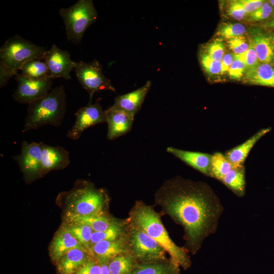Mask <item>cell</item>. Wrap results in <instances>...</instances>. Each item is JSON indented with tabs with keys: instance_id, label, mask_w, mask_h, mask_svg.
Returning a JSON list of instances; mask_svg holds the SVG:
<instances>
[{
	"instance_id": "39",
	"label": "cell",
	"mask_w": 274,
	"mask_h": 274,
	"mask_svg": "<svg viewBox=\"0 0 274 274\" xmlns=\"http://www.w3.org/2000/svg\"><path fill=\"white\" fill-rule=\"evenodd\" d=\"M246 70V67L243 62L234 58L228 73L231 79L238 80L243 76Z\"/></svg>"
},
{
	"instance_id": "6",
	"label": "cell",
	"mask_w": 274,
	"mask_h": 274,
	"mask_svg": "<svg viewBox=\"0 0 274 274\" xmlns=\"http://www.w3.org/2000/svg\"><path fill=\"white\" fill-rule=\"evenodd\" d=\"M47 50L16 35L9 38L0 49V61L15 73L26 62L43 59Z\"/></svg>"
},
{
	"instance_id": "17",
	"label": "cell",
	"mask_w": 274,
	"mask_h": 274,
	"mask_svg": "<svg viewBox=\"0 0 274 274\" xmlns=\"http://www.w3.org/2000/svg\"><path fill=\"white\" fill-rule=\"evenodd\" d=\"M166 151L200 173L210 175L211 155L199 152L168 147Z\"/></svg>"
},
{
	"instance_id": "43",
	"label": "cell",
	"mask_w": 274,
	"mask_h": 274,
	"mask_svg": "<svg viewBox=\"0 0 274 274\" xmlns=\"http://www.w3.org/2000/svg\"><path fill=\"white\" fill-rule=\"evenodd\" d=\"M108 262L107 261L100 262L101 263V274H111L108 266Z\"/></svg>"
},
{
	"instance_id": "41",
	"label": "cell",
	"mask_w": 274,
	"mask_h": 274,
	"mask_svg": "<svg viewBox=\"0 0 274 274\" xmlns=\"http://www.w3.org/2000/svg\"><path fill=\"white\" fill-rule=\"evenodd\" d=\"M240 3L247 13H252L259 8L263 4L261 0H241Z\"/></svg>"
},
{
	"instance_id": "42",
	"label": "cell",
	"mask_w": 274,
	"mask_h": 274,
	"mask_svg": "<svg viewBox=\"0 0 274 274\" xmlns=\"http://www.w3.org/2000/svg\"><path fill=\"white\" fill-rule=\"evenodd\" d=\"M233 56L230 54L227 53L224 55L221 61V74H223L228 72L229 68L233 62Z\"/></svg>"
},
{
	"instance_id": "30",
	"label": "cell",
	"mask_w": 274,
	"mask_h": 274,
	"mask_svg": "<svg viewBox=\"0 0 274 274\" xmlns=\"http://www.w3.org/2000/svg\"><path fill=\"white\" fill-rule=\"evenodd\" d=\"M123 233V226L120 223L114 221L105 231H93L90 241V248L94 244L102 241H113L118 239Z\"/></svg>"
},
{
	"instance_id": "10",
	"label": "cell",
	"mask_w": 274,
	"mask_h": 274,
	"mask_svg": "<svg viewBox=\"0 0 274 274\" xmlns=\"http://www.w3.org/2000/svg\"><path fill=\"white\" fill-rule=\"evenodd\" d=\"M42 158L40 142L28 143L26 141L22 143L20 153L13 157L28 182L43 176Z\"/></svg>"
},
{
	"instance_id": "21",
	"label": "cell",
	"mask_w": 274,
	"mask_h": 274,
	"mask_svg": "<svg viewBox=\"0 0 274 274\" xmlns=\"http://www.w3.org/2000/svg\"><path fill=\"white\" fill-rule=\"evenodd\" d=\"M65 219L66 222L86 225L90 226L94 232H100L106 230L114 221L111 220L105 215L97 216H82L74 214L67 211Z\"/></svg>"
},
{
	"instance_id": "20",
	"label": "cell",
	"mask_w": 274,
	"mask_h": 274,
	"mask_svg": "<svg viewBox=\"0 0 274 274\" xmlns=\"http://www.w3.org/2000/svg\"><path fill=\"white\" fill-rule=\"evenodd\" d=\"M270 130L269 128L260 130L242 144L228 151L226 157L235 167L243 166V163L253 146Z\"/></svg>"
},
{
	"instance_id": "3",
	"label": "cell",
	"mask_w": 274,
	"mask_h": 274,
	"mask_svg": "<svg viewBox=\"0 0 274 274\" xmlns=\"http://www.w3.org/2000/svg\"><path fill=\"white\" fill-rule=\"evenodd\" d=\"M66 104L63 85L52 89L45 96L28 105L22 132L48 125L59 127L63 122Z\"/></svg>"
},
{
	"instance_id": "26",
	"label": "cell",
	"mask_w": 274,
	"mask_h": 274,
	"mask_svg": "<svg viewBox=\"0 0 274 274\" xmlns=\"http://www.w3.org/2000/svg\"><path fill=\"white\" fill-rule=\"evenodd\" d=\"M69 232L90 255V241L93 231L89 226L65 222L61 226Z\"/></svg>"
},
{
	"instance_id": "12",
	"label": "cell",
	"mask_w": 274,
	"mask_h": 274,
	"mask_svg": "<svg viewBox=\"0 0 274 274\" xmlns=\"http://www.w3.org/2000/svg\"><path fill=\"white\" fill-rule=\"evenodd\" d=\"M43 60L47 66L52 79H71L70 73L74 70L75 62L71 59L68 51L53 44L51 48L45 53Z\"/></svg>"
},
{
	"instance_id": "23",
	"label": "cell",
	"mask_w": 274,
	"mask_h": 274,
	"mask_svg": "<svg viewBox=\"0 0 274 274\" xmlns=\"http://www.w3.org/2000/svg\"><path fill=\"white\" fill-rule=\"evenodd\" d=\"M180 267L170 260L162 262L138 263L129 274H179Z\"/></svg>"
},
{
	"instance_id": "2",
	"label": "cell",
	"mask_w": 274,
	"mask_h": 274,
	"mask_svg": "<svg viewBox=\"0 0 274 274\" xmlns=\"http://www.w3.org/2000/svg\"><path fill=\"white\" fill-rule=\"evenodd\" d=\"M130 225L155 240L170 255V261L184 269L191 266L186 248L177 246L169 237L159 215L151 207L137 201L130 215Z\"/></svg>"
},
{
	"instance_id": "34",
	"label": "cell",
	"mask_w": 274,
	"mask_h": 274,
	"mask_svg": "<svg viewBox=\"0 0 274 274\" xmlns=\"http://www.w3.org/2000/svg\"><path fill=\"white\" fill-rule=\"evenodd\" d=\"M225 45L221 39H216L208 45L206 53L213 59L221 61L224 56Z\"/></svg>"
},
{
	"instance_id": "46",
	"label": "cell",
	"mask_w": 274,
	"mask_h": 274,
	"mask_svg": "<svg viewBox=\"0 0 274 274\" xmlns=\"http://www.w3.org/2000/svg\"><path fill=\"white\" fill-rule=\"evenodd\" d=\"M272 42L273 43H272V48H273V51H274V39H273V41Z\"/></svg>"
},
{
	"instance_id": "24",
	"label": "cell",
	"mask_w": 274,
	"mask_h": 274,
	"mask_svg": "<svg viewBox=\"0 0 274 274\" xmlns=\"http://www.w3.org/2000/svg\"><path fill=\"white\" fill-rule=\"evenodd\" d=\"M259 62L269 63L274 59V51L270 39L261 34H256L252 40Z\"/></svg>"
},
{
	"instance_id": "27",
	"label": "cell",
	"mask_w": 274,
	"mask_h": 274,
	"mask_svg": "<svg viewBox=\"0 0 274 274\" xmlns=\"http://www.w3.org/2000/svg\"><path fill=\"white\" fill-rule=\"evenodd\" d=\"M138 263L130 254L118 255L108 262L111 274H129Z\"/></svg>"
},
{
	"instance_id": "37",
	"label": "cell",
	"mask_w": 274,
	"mask_h": 274,
	"mask_svg": "<svg viewBox=\"0 0 274 274\" xmlns=\"http://www.w3.org/2000/svg\"><path fill=\"white\" fill-rule=\"evenodd\" d=\"M227 12L231 17L237 20L243 19L247 14L239 1H231Z\"/></svg>"
},
{
	"instance_id": "45",
	"label": "cell",
	"mask_w": 274,
	"mask_h": 274,
	"mask_svg": "<svg viewBox=\"0 0 274 274\" xmlns=\"http://www.w3.org/2000/svg\"><path fill=\"white\" fill-rule=\"evenodd\" d=\"M269 2L271 6H274V0H270Z\"/></svg>"
},
{
	"instance_id": "44",
	"label": "cell",
	"mask_w": 274,
	"mask_h": 274,
	"mask_svg": "<svg viewBox=\"0 0 274 274\" xmlns=\"http://www.w3.org/2000/svg\"><path fill=\"white\" fill-rule=\"evenodd\" d=\"M266 26L274 28V18L272 20H271L268 24L266 25Z\"/></svg>"
},
{
	"instance_id": "13",
	"label": "cell",
	"mask_w": 274,
	"mask_h": 274,
	"mask_svg": "<svg viewBox=\"0 0 274 274\" xmlns=\"http://www.w3.org/2000/svg\"><path fill=\"white\" fill-rule=\"evenodd\" d=\"M105 111L108 140H114L130 131L134 121V116L113 106Z\"/></svg>"
},
{
	"instance_id": "11",
	"label": "cell",
	"mask_w": 274,
	"mask_h": 274,
	"mask_svg": "<svg viewBox=\"0 0 274 274\" xmlns=\"http://www.w3.org/2000/svg\"><path fill=\"white\" fill-rule=\"evenodd\" d=\"M17 87L12 96L15 101L28 104L41 98L52 89V79L41 80L29 79L21 73L15 76Z\"/></svg>"
},
{
	"instance_id": "19",
	"label": "cell",
	"mask_w": 274,
	"mask_h": 274,
	"mask_svg": "<svg viewBox=\"0 0 274 274\" xmlns=\"http://www.w3.org/2000/svg\"><path fill=\"white\" fill-rule=\"evenodd\" d=\"M85 250L75 248L63 256L57 263L59 274H74L82 265L92 258Z\"/></svg>"
},
{
	"instance_id": "15",
	"label": "cell",
	"mask_w": 274,
	"mask_h": 274,
	"mask_svg": "<svg viewBox=\"0 0 274 274\" xmlns=\"http://www.w3.org/2000/svg\"><path fill=\"white\" fill-rule=\"evenodd\" d=\"M151 86V82L148 80L141 87L116 96L112 106L134 116L140 110Z\"/></svg>"
},
{
	"instance_id": "8",
	"label": "cell",
	"mask_w": 274,
	"mask_h": 274,
	"mask_svg": "<svg viewBox=\"0 0 274 274\" xmlns=\"http://www.w3.org/2000/svg\"><path fill=\"white\" fill-rule=\"evenodd\" d=\"M74 70L82 88L88 93L90 101L95 92L102 90L116 92L111 80L103 74L102 65L97 60L90 62H75Z\"/></svg>"
},
{
	"instance_id": "1",
	"label": "cell",
	"mask_w": 274,
	"mask_h": 274,
	"mask_svg": "<svg viewBox=\"0 0 274 274\" xmlns=\"http://www.w3.org/2000/svg\"><path fill=\"white\" fill-rule=\"evenodd\" d=\"M156 203L184 228L187 248L193 254L217 230L223 207L206 184L181 178L170 179L155 195Z\"/></svg>"
},
{
	"instance_id": "32",
	"label": "cell",
	"mask_w": 274,
	"mask_h": 274,
	"mask_svg": "<svg viewBox=\"0 0 274 274\" xmlns=\"http://www.w3.org/2000/svg\"><path fill=\"white\" fill-rule=\"evenodd\" d=\"M233 56L234 58L243 62L247 70L253 68L259 64L252 40L249 43L248 49L246 52L239 55L233 54Z\"/></svg>"
},
{
	"instance_id": "22",
	"label": "cell",
	"mask_w": 274,
	"mask_h": 274,
	"mask_svg": "<svg viewBox=\"0 0 274 274\" xmlns=\"http://www.w3.org/2000/svg\"><path fill=\"white\" fill-rule=\"evenodd\" d=\"M245 78L252 84L274 87V67L269 63L259 64L247 70Z\"/></svg>"
},
{
	"instance_id": "29",
	"label": "cell",
	"mask_w": 274,
	"mask_h": 274,
	"mask_svg": "<svg viewBox=\"0 0 274 274\" xmlns=\"http://www.w3.org/2000/svg\"><path fill=\"white\" fill-rule=\"evenodd\" d=\"M235 167L220 152L211 155L210 175L219 180Z\"/></svg>"
},
{
	"instance_id": "7",
	"label": "cell",
	"mask_w": 274,
	"mask_h": 274,
	"mask_svg": "<svg viewBox=\"0 0 274 274\" xmlns=\"http://www.w3.org/2000/svg\"><path fill=\"white\" fill-rule=\"evenodd\" d=\"M128 235L130 254L138 263L165 261V250L143 231L130 225Z\"/></svg>"
},
{
	"instance_id": "16",
	"label": "cell",
	"mask_w": 274,
	"mask_h": 274,
	"mask_svg": "<svg viewBox=\"0 0 274 274\" xmlns=\"http://www.w3.org/2000/svg\"><path fill=\"white\" fill-rule=\"evenodd\" d=\"M75 248L82 249L86 251L69 232L61 226L55 233L49 248V254L51 260L56 264L63 256Z\"/></svg>"
},
{
	"instance_id": "25",
	"label": "cell",
	"mask_w": 274,
	"mask_h": 274,
	"mask_svg": "<svg viewBox=\"0 0 274 274\" xmlns=\"http://www.w3.org/2000/svg\"><path fill=\"white\" fill-rule=\"evenodd\" d=\"M220 181L238 196L244 194L245 178L243 166L234 167Z\"/></svg>"
},
{
	"instance_id": "33",
	"label": "cell",
	"mask_w": 274,
	"mask_h": 274,
	"mask_svg": "<svg viewBox=\"0 0 274 274\" xmlns=\"http://www.w3.org/2000/svg\"><path fill=\"white\" fill-rule=\"evenodd\" d=\"M200 60L203 70L209 75L221 74V62L213 59L206 53L200 54Z\"/></svg>"
},
{
	"instance_id": "14",
	"label": "cell",
	"mask_w": 274,
	"mask_h": 274,
	"mask_svg": "<svg viewBox=\"0 0 274 274\" xmlns=\"http://www.w3.org/2000/svg\"><path fill=\"white\" fill-rule=\"evenodd\" d=\"M40 145L43 176L51 170L63 169L70 164L69 152L63 147L51 146L43 142H40Z\"/></svg>"
},
{
	"instance_id": "36",
	"label": "cell",
	"mask_w": 274,
	"mask_h": 274,
	"mask_svg": "<svg viewBox=\"0 0 274 274\" xmlns=\"http://www.w3.org/2000/svg\"><path fill=\"white\" fill-rule=\"evenodd\" d=\"M228 44L234 55L241 54L246 52L249 48L246 38L243 36L235 37L228 40Z\"/></svg>"
},
{
	"instance_id": "4",
	"label": "cell",
	"mask_w": 274,
	"mask_h": 274,
	"mask_svg": "<svg viewBox=\"0 0 274 274\" xmlns=\"http://www.w3.org/2000/svg\"><path fill=\"white\" fill-rule=\"evenodd\" d=\"M68 211L82 216L104 215L109 198L104 189H96L87 181H79L75 187L61 196Z\"/></svg>"
},
{
	"instance_id": "35",
	"label": "cell",
	"mask_w": 274,
	"mask_h": 274,
	"mask_svg": "<svg viewBox=\"0 0 274 274\" xmlns=\"http://www.w3.org/2000/svg\"><path fill=\"white\" fill-rule=\"evenodd\" d=\"M100 262L92 257L82 265L74 274H101Z\"/></svg>"
},
{
	"instance_id": "18",
	"label": "cell",
	"mask_w": 274,
	"mask_h": 274,
	"mask_svg": "<svg viewBox=\"0 0 274 274\" xmlns=\"http://www.w3.org/2000/svg\"><path fill=\"white\" fill-rule=\"evenodd\" d=\"M127 247L121 238L113 241H102L91 246L90 254L99 262H108L118 255L129 254Z\"/></svg>"
},
{
	"instance_id": "38",
	"label": "cell",
	"mask_w": 274,
	"mask_h": 274,
	"mask_svg": "<svg viewBox=\"0 0 274 274\" xmlns=\"http://www.w3.org/2000/svg\"><path fill=\"white\" fill-rule=\"evenodd\" d=\"M272 11V8L267 3H263L257 10L250 15V18L253 21H261L267 19Z\"/></svg>"
},
{
	"instance_id": "40",
	"label": "cell",
	"mask_w": 274,
	"mask_h": 274,
	"mask_svg": "<svg viewBox=\"0 0 274 274\" xmlns=\"http://www.w3.org/2000/svg\"><path fill=\"white\" fill-rule=\"evenodd\" d=\"M17 74L4 63L0 61V87L2 88L5 86L9 80Z\"/></svg>"
},
{
	"instance_id": "5",
	"label": "cell",
	"mask_w": 274,
	"mask_h": 274,
	"mask_svg": "<svg viewBox=\"0 0 274 274\" xmlns=\"http://www.w3.org/2000/svg\"><path fill=\"white\" fill-rule=\"evenodd\" d=\"M59 14L64 22L67 40L75 44L81 43L85 31L98 16L92 0H79L68 8L60 9Z\"/></svg>"
},
{
	"instance_id": "28",
	"label": "cell",
	"mask_w": 274,
	"mask_h": 274,
	"mask_svg": "<svg viewBox=\"0 0 274 274\" xmlns=\"http://www.w3.org/2000/svg\"><path fill=\"white\" fill-rule=\"evenodd\" d=\"M21 74L32 80L52 79L47 66L43 59H35L25 63L21 67Z\"/></svg>"
},
{
	"instance_id": "31",
	"label": "cell",
	"mask_w": 274,
	"mask_h": 274,
	"mask_svg": "<svg viewBox=\"0 0 274 274\" xmlns=\"http://www.w3.org/2000/svg\"><path fill=\"white\" fill-rule=\"evenodd\" d=\"M246 31L244 25L240 23H223L219 27L217 34L223 38L231 39L243 36Z\"/></svg>"
},
{
	"instance_id": "9",
	"label": "cell",
	"mask_w": 274,
	"mask_h": 274,
	"mask_svg": "<svg viewBox=\"0 0 274 274\" xmlns=\"http://www.w3.org/2000/svg\"><path fill=\"white\" fill-rule=\"evenodd\" d=\"M101 99V98H98L94 104L89 103L80 108L75 113V122L68 130L67 138L72 140H77L89 127L106 122V112L102 110Z\"/></svg>"
}]
</instances>
